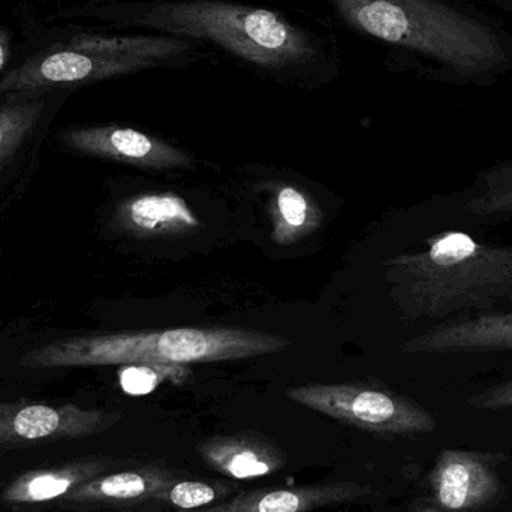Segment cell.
Instances as JSON below:
<instances>
[{
  "instance_id": "6da1fadb",
  "label": "cell",
  "mask_w": 512,
  "mask_h": 512,
  "mask_svg": "<svg viewBox=\"0 0 512 512\" xmlns=\"http://www.w3.org/2000/svg\"><path fill=\"white\" fill-rule=\"evenodd\" d=\"M111 12L119 23L216 47L279 83L315 86L343 65L331 33L279 9L233 0H132Z\"/></svg>"
},
{
  "instance_id": "7a4b0ae2",
  "label": "cell",
  "mask_w": 512,
  "mask_h": 512,
  "mask_svg": "<svg viewBox=\"0 0 512 512\" xmlns=\"http://www.w3.org/2000/svg\"><path fill=\"white\" fill-rule=\"evenodd\" d=\"M387 271L408 318L445 322L512 307V246L463 231L430 237L421 251L390 259Z\"/></svg>"
},
{
  "instance_id": "3957f363",
  "label": "cell",
  "mask_w": 512,
  "mask_h": 512,
  "mask_svg": "<svg viewBox=\"0 0 512 512\" xmlns=\"http://www.w3.org/2000/svg\"><path fill=\"white\" fill-rule=\"evenodd\" d=\"M355 33L412 51L463 80H487L508 63V51L489 24L444 0H322Z\"/></svg>"
},
{
  "instance_id": "277c9868",
  "label": "cell",
  "mask_w": 512,
  "mask_h": 512,
  "mask_svg": "<svg viewBox=\"0 0 512 512\" xmlns=\"http://www.w3.org/2000/svg\"><path fill=\"white\" fill-rule=\"evenodd\" d=\"M286 337L243 328H176L56 340L21 358L27 369L188 364L243 360L288 348Z\"/></svg>"
},
{
  "instance_id": "5b68a950",
  "label": "cell",
  "mask_w": 512,
  "mask_h": 512,
  "mask_svg": "<svg viewBox=\"0 0 512 512\" xmlns=\"http://www.w3.org/2000/svg\"><path fill=\"white\" fill-rule=\"evenodd\" d=\"M286 397L331 420L379 438H420L436 429L435 415L429 409L384 385L309 384L288 388Z\"/></svg>"
},
{
  "instance_id": "8992f818",
  "label": "cell",
  "mask_w": 512,
  "mask_h": 512,
  "mask_svg": "<svg viewBox=\"0 0 512 512\" xmlns=\"http://www.w3.org/2000/svg\"><path fill=\"white\" fill-rule=\"evenodd\" d=\"M122 418L119 411L81 408L74 403L0 402V450L90 438L107 432Z\"/></svg>"
},
{
  "instance_id": "52a82bcc",
  "label": "cell",
  "mask_w": 512,
  "mask_h": 512,
  "mask_svg": "<svg viewBox=\"0 0 512 512\" xmlns=\"http://www.w3.org/2000/svg\"><path fill=\"white\" fill-rule=\"evenodd\" d=\"M502 453L447 448L439 453L427 483L441 512H486L505 498Z\"/></svg>"
},
{
  "instance_id": "ba28073f",
  "label": "cell",
  "mask_w": 512,
  "mask_h": 512,
  "mask_svg": "<svg viewBox=\"0 0 512 512\" xmlns=\"http://www.w3.org/2000/svg\"><path fill=\"white\" fill-rule=\"evenodd\" d=\"M153 71L152 66L137 60L117 59L83 53L63 47L27 60L0 81V93H27L74 84H89L123 75Z\"/></svg>"
},
{
  "instance_id": "9c48e42d",
  "label": "cell",
  "mask_w": 512,
  "mask_h": 512,
  "mask_svg": "<svg viewBox=\"0 0 512 512\" xmlns=\"http://www.w3.org/2000/svg\"><path fill=\"white\" fill-rule=\"evenodd\" d=\"M66 149L146 170L188 168L191 156L161 138L126 126L74 128L60 134Z\"/></svg>"
},
{
  "instance_id": "30bf717a",
  "label": "cell",
  "mask_w": 512,
  "mask_h": 512,
  "mask_svg": "<svg viewBox=\"0 0 512 512\" xmlns=\"http://www.w3.org/2000/svg\"><path fill=\"white\" fill-rule=\"evenodd\" d=\"M375 495L369 484L357 481L306 484L294 487H262L249 490L230 501L198 510L173 512H313L322 508L358 504ZM135 512V511H119Z\"/></svg>"
},
{
  "instance_id": "8fae6325",
  "label": "cell",
  "mask_w": 512,
  "mask_h": 512,
  "mask_svg": "<svg viewBox=\"0 0 512 512\" xmlns=\"http://www.w3.org/2000/svg\"><path fill=\"white\" fill-rule=\"evenodd\" d=\"M179 478L161 465H146L122 472H108L87 481L71 495L57 502V510L90 511L164 504L167 490Z\"/></svg>"
},
{
  "instance_id": "7c38bea8",
  "label": "cell",
  "mask_w": 512,
  "mask_h": 512,
  "mask_svg": "<svg viewBox=\"0 0 512 512\" xmlns=\"http://www.w3.org/2000/svg\"><path fill=\"white\" fill-rule=\"evenodd\" d=\"M408 354L471 355L512 351V307L451 319L402 346Z\"/></svg>"
},
{
  "instance_id": "4fadbf2b",
  "label": "cell",
  "mask_w": 512,
  "mask_h": 512,
  "mask_svg": "<svg viewBox=\"0 0 512 512\" xmlns=\"http://www.w3.org/2000/svg\"><path fill=\"white\" fill-rule=\"evenodd\" d=\"M198 453L207 468L237 481L268 477L288 463L283 448L255 432L212 436L201 442Z\"/></svg>"
},
{
  "instance_id": "5bb4252c",
  "label": "cell",
  "mask_w": 512,
  "mask_h": 512,
  "mask_svg": "<svg viewBox=\"0 0 512 512\" xmlns=\"http://www.w3.org/2000/svg\"><path fill=\"white\" fill-rule=\"evenodd\" d=\"M111 469L113 460L108 457H86L56 466L32 469L18 475L3 487L0 502L9 507L56 505L87 481L108 474Z\"/></svg>"
},
{
  "instance_id": "9a60e30c",
  "label": "cell",
  "mask_w": 512,
  "mask_h": 512,
  "mask_svg": "<svg viewBox=\"0 0 512 512\" xmlns=\"http://www.w3.org/2000/svg\"><path fill=\"white\" fill-rule=\"evenodd\" d=\"M114 222L125 233L143 239L183 236L200 228L198 216L173 192H153L122 201Z\"/></svg>"
},
{
  "instance_id": "2e32d148",
  "label": "cell",
  "mask_w": 512,
  "mask_h": 512,
  "mask_svg": "<svg viewBox=\"0 0 512 512\" xmlns=\"http://www.w3.org/2000/svg\"><path fill=\"white\" fill-rule=\"evenodd\" d=\"M271 219L274 242L288 246L318 230L322 213L309 195L295 186L282 185L274 194Z\"/></svg>"
},
{
  "instance_id": "e0dca14e",
  "label": "cell",
  "mask_w": 512,
  "mask_h": 512,
  "mask_svg": "<svg viewBox=\"0 0 512 512\" xmlns=\"http://www.w3.org/2000/svg\"><path fill=\"white\" fill-rule=\"evenodd\" d=\"M465 209L472 218L484 221L512 218V158L478 174Z\"/></svg>"
},
{
  "instance_id": "ac0fdd59",
  "label": "cell",
  "mask_w": 512,
  "mask_h": 512,
  "mask_svg": "<svg viewBox=\"0 0 512 512\" xmlns=\"http://www.w3.org/2000/svg\"><path fill=\"white\" fill-rule=\"evenodd\" d=\"M44 111L42 99L14 102L0 108V167L27 140Z\"/></svg>"
},
{
  "instance_id": "d6986e66",
  "label": "cell",
  "mask_w": 512,
  "mask_h": 512,
  "mask_svg": "<svg viewBox=\"0 0 512 512\" xmlns=\"http://www.w3.org/2000/svg\"><path fill=\"white\" fill-rule=\"evenodd\" d=\"M192 372L182 364H129L120 370V384L129 394L152 393L162 381L182 385L191 378Z\"/></svg>"
},
{
  "instance_id": "ffe728a7",
  "label": "cell",
  "mask_w": 512,
  "mask_h": 512,
  "mask_svg": "<svg viewBox=\"0 0 512 512\" xmlns=\"http://www.w3.org/2000/svg\"><path fill=\"white\" fill-rule=\"evenodd\" d=\"M233 487L224 483H203V481H177L167 490L164 504L174 511L198 510L210 507L215 502L227 498Z\"/></svg>"
},
{
  "instance_id": "44dd1931",
  "label": "cell",
  "mask_w": 512,
  "mask_h": 512,
  "mask_svg": "<svg viewBox=\"0 0 512 512\" xmlns=\"http://www.w3.org/2000/svg\"><path fill=\"white\" fill-rule=\"evenodd\" d=\"M466 403L478 411L498 412L512 409V378L471 394Z\"/></svg>"
},
{
  "instance_id": "7402d4cb",
  "label": "cell",
  "mask_w": 512,
  "mask_h": 512,
  "mask_svg": "<svg viewBox=\"0 0 512 512\" xmlns=\"http://www.w3.org/2000/svg\"><path fill=\"white\" fill-rule=\"evenodd\" d=\"M8 39L5 35H0V71L5 66L6 60H8Z\"/></svg>"
},
{
  "instance_id": "603a6c76",
  "label": "cell",
  "mask_w": 512,
  "mask_h": 512,
  "mask_svg": "<svg viewBox=\"0 0 512 512\" xmlns=\"http://www.w3.org/2000/svg\"><path fill=\"white\" fill-rule=\"evenodd\" d=\"M420 512H441L438 510V508H427V510H423V511H420Z\"/></svg>"
}]
</instances>
